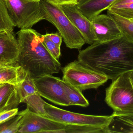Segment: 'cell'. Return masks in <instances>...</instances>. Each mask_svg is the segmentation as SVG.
<instances>
[{"label":"cell","mask_w":133,"mask_h":133,"mask_svg":"<svg viewBox=\"0 0 133 133\" xmlns=\"http://www.w3.org/2000/svg\"><path fill=\"white\" fill-rule=\"evenodd\" d=\"M77 60L112 81L133 71V43L123 35L105 42L95 41L80 51Z\"/></svg>","instance_id":"cell-1"},{"label":"cell","mask_w":133,"mask_h":133,"mask_svg":"<svg viewBox=\"0 0 133 133\" xmlns=\"http://www.w3.org/2000/svg\"><path fill=\"white\" fill-rule=\"evenodd\" d=\"M19 53L17 64L33 79L58 73L61 66L43 43L42 35L31 29L17 33Z\"/></svg>","instance_id":"cell-2"},{"label":"cell","mask_w":133,"mask_h":133,"mask_svg":"<svg viewBox=\"0 0 133 133\" xmlns=\"http://www.w3.org/2000/svg\"><path fill=\"white\" fill-rule=\"evenodd\" d=\"M22 124L18 133H93V126L69 125L60 122L33 112L23 110Z\"/></svg>","instance_id":"cell-3"},{"label":"cell","mask_w":133,"mask_h":133,"mask_svg":"<svg viewBox=\"0 0 133 133\" xmlns=\"http://www.w3.org/2000/svg\"><path fill=\"white\" fill-rule=\"evenodd\" d=\"M45 20L52 23L59 31L67 47L81 49L85 40L77 29L65 14L61 5L51 0H41Z\"/></svg>","instance_id":"cell-4"},{"label":"cell","mask_w":133,"mask_h":133,"mask_svg":"<svg viewBox=\"0 0 133 133\" xmlns=\"http://www.w3.org/2000/svg\"><path fill=\"white\" fill-rule=\"evenodd\" d=\"M133 71L123 73L105 90V102L114 113L133 112Z\"/></svg>","instance_id":"cell-5"},{"label":"cell","mask_w":133,"mask_h":133,"mask_svg":"<svg viewBox=\"0 0 133 133\" xmlns=\"http://www.w3.org/2000/svg\"><path fill=\"white\" fill-rule=\"evenodd\" d=\"M62 80L81 91L97 89L109 80L105 75L86 67L78 60L62 68Z\"/></svg>","instance_id":"cell-6"},{"label":"cell","mask_w":133,"mask_h":133,"mask_svg":"<svg viewBox=\"0 0 133 133\" xmlns=\"http://www.w3.org/2000/svg\"><path fill=\"white\" fill-rule=\"evenodd\" d=\"M14 24L21 29H30L45 20L40 2H27L23 0H3Z\"/></svg>","instance_id":"cell-7"},{"label":"cell","mask_w":133,"mask_h":133,"mask_svg":"<svg viewBox=\"0 0 133 133\" xmlns=\"http://www.w3.org/2000/svg\"><path fill=\"white\" fill-rule=\"evenodd\" d=\"M47 117L60 122L69 125L100 127L105 130L112 118L110 116H96L74 113L63 110L45 102Z\"/></svg>","instance_id":"cell-8"},{"label":"cell","mask_w":133,"mask_h":133,"mask_svg":"<svg viewBox=\"0 0 133 133\" xmlns=\"http://www.w3.org/2000/svg\"><path fill=\"white\" fill-rule=\"evenodd\" d=\"M37 91L41 97L61 106H70L63 80L52 75H46L34 79Z\"/></svg>","instance_id":"cell-9"},{"label":"cell","mask_w":133,"mask_h":133,"mask_svg":"<svg viewBox=\"0 0 133 133\" xmlns=\"http://www.w3.org/2000/svg\"><path fill=\"white\" fill-rule=\"evenodd\" d=\"M61 6L68 18L81 34L86 43L90 45L96 41L91 22L81 12L76 5Z\"/></svg>","instance_id":"cell-10"},{"label":"cell","mask_w":133,"mask_h":133,"mask_svg":"<svg viewBox=\"0 0 133 133\" xmlns=\"http://www.w3.org/2000/svg\"><path fill=\"white\" fill-rule=\"evenodd\" d=\"M96 41H109L123 36L114 20L108 15L99 14L90 20Z\"/></svg>","instance_id":"cell-11"},{"label":"cell","mask_w":133,"mask_h":133,"mask_svg":"<svg viewBox=\"0 0 133 133\" xmlns=\"http://www.w3.org/2000/svg\"><path fill=\"white\" fill-rule=\"evenodd\" d=\"M19 53L18 40L13 31H0V66L15 65Z\"/></svg>","instance_id":"cell-12"},{"label":"cell","mask_w":133,"mask_h":133,"mask_svg":"<svg viewBox=\"0 0 133 133\" xmlns=\"http://www.w3.org/2000/svg\"><path fill=\"white\" fill-rule=\"evenodd\" d=\"M19 104L17 86L5 83L0 86V113L16 108Z\"/></svg>","instance_id":"cell-13"},{"label":"cell","mask_w":133,"mask_h":133,"mask_svg":"<svg viewBox=\"0 0 133 133\" xmlns=\"http://www.w3.org/2000/svg\"><path fill=\"white\" fill-rule=\"evenodd\" d=\"M116 0H79L76 5L78 9L88 20L107 10Z\"/></svg>","instance_id":"cell-14"},{"label":"cell","mask_w":133,"mask_h":133,"mask_svg":"<svg viewBox=\"0 0 133 133\" xmlns=\"http://www.w3.org/2000/svg\"><path fill=\"white\" fill-rule=\"evenodd\" d=\"M112 118L105 133H133V112L116 114L113 112Z\"/></svg>","instance_id":"cell-15"},{"label":"cell","mask_w":133,"mask_h":133,"mask_svg":"<svg viewBox=\"0 0 133 133\" xmlns=\"http://www.w3.org/2000/svg\"><path fill=\"white\" fill-rule=\"evenodd\" d=\"M26 72L17 65L0 66V83L18 86L24 79Z\"/></svg>","instance_id":"cell-16"},{"label":"cell","mask_w":133,"mask_h":133,"mask_svg":"<svg viewBox=\"0 0 133 133\" xmlns=\"http://www.w3.org/2000/svg\"><path fill=\"white\" fill-rule=\"evenodd\" d=\"M65 91L70 105L87 107L89 105L88 100L85 98L82 91L63 80Z\"/></svg>","instance_id":"cell-17"},{"label":"cell","mask_w":133,"mask_h":133,"mask_svg":"<svg viewBox=\"0 0 133 133\" xmlns=\"http://www.w3.org/2000/svg\"><path fill=\"white\" fill-rule=\"evenodd\" d=\"M107 15L113 19L122 34L133 43V21L109 10Z\"/></svg>","instance_id":"cell-18"},{"label":"cell","mask_w":133,"mask_h":133,"mask_svg":"<svg viewBox=\"0 0 133 133\" xmlns=\"http://www.w3.org/2000/svg\"><path fill=\"white\" fill-rule=\"evenodd\" d=\"M17 87L20 103H23L24 100L27 97L38 92L34 79L26 72L24 79L17 86Z\"/></svg>","instance_id":"cell-19"},{"label":"cell","mask_w":133,"mask_h":133,"mask_svg":"<svg viewBox=\"0 0 133 133\" xmlns=\"http://www.w3.org/2000/svg\"><path fill=\"white\" fill-rule=\"evenodd\" d=\"M45 102L42 99L39 92H37L26 97L23 101V103L27 105V108L31 111L47 117L44 107Z\"/></svg>","instance_id":"cell-20"},{"label":"cell","mask_w":133,"mask_h":133,"mask_svg":"<svg viewBox=\"0 0 133 133\" xmlns=\"http://www.w3.org/2000/svg\"><path fill=\"white\" fill-rule=\"evenodd\" d=\"M23 114V111L19 112L14 118L0 125V133H18L22 124Z\"/></svg>","instance_id":"cell-21"},{"label":"cell","mask_w":133,"mask_h":133,"mask_svg":"<svg viewBox=\"0 0 133 133\" xmlns=\"http://www.w3.org/2000/svg\"><path fill=\"white\" fill-rule=\"evenodd\" d=\"M14 26L3 0H0V31H13Z\"/></svg>","instance_id":"cell-22"},{"label":"cell","mask_w":133,"mask_h":133,"mask_svg":"<svg viewBox=\"0 0 133 133\" xmlns=\"http://www.w3.org/2000/svg\"><path fill=\"white\" fill-rule=\"evenodd\" d=\"M107 10L129 19L133 18V3L110 7Z\"/></svg>","instance_id":"cell-23"},{"label":"cell","mask_w":133,"mask_h":133,"mask_svg":"<svg viewBox=\"0 0 133 133\" xmlns=\"http://www.w3.org/2000/svg\"><path fill=\"white\" fill-rule=\"evenodd\" d=\"M42 40L45 47L52 56L58 60L61 55V47L51 41L45 34L42 35Z\"/></svg>","instance_id":"cell-24"},{"label":"cell","mask_w":133,"mask_h":133,"mask_svg":"<svg viewBox=\"0 0 133 133\" xmlns=\"http://www.w3.org/2000/svg\"><path fill=\"white\" fill-rule=\"evenodd\" d=\"M18 109L16 108L9 109L0 113V125L12 119L18 113Z\"/></svg>","instance_id":"cell-25"},{"label":"cell","mask_w":133,"mask_h":133,"mask_svg":"<svg viewBox=\"0 0 133 133\" xmlns=\"http://www.w3.org/2000/svg\"><path fill=\"white\" fill-rule=\"evenodd\" d=\"M45 36L58 46L61 47L62 43V37L59 33H47Z\"/></svg>","instance_id":"cell-26"},{"label":"cell","mask_w":133,"mask_h":133,"mask_svg":"<svg viewBox=\"0 0 133 133\" xmlns=\"http://www.w3.org/2000/svg\"><path fill=\"white\" fill-rule=\"evenodd\" d=\"M60 5H77L79 0H51Z\"/></svg>","instance_id":"cell-27"},{"label":"cell","mask_w":133,"mask_h":133,"mask_svg":"<svg viewBox=\"0 0 133 133\" xmlns=\"http://www.w3.org/2000/svg\"><path fill=\"white\" fill-rule=\"evenodd\" d=\"M129 3H133V0H116L109 7L129 4Z\"/></svg>","instance_id":"cell-28"},{"label":"cell","mask_w":133,"mask_h":133,"mask_svg":"<svg viewBox=\"0 0 133 133\" xmlns=\"http://www.w3.org/2000/svg\"><path fill=\"white\" fill-rule=\"evenodd\" d=\"M23 1L27 2H40L41 0H23Z\"/></svg>","instance_id":"cell-29"},{"label":"cell","mask_w":133,"mask_h":133,"mask_svg":"<svg viewBox=\"0 0 133 133\" xmlns=\"http://www.w3.org/2000/svg\"><path fill=\"white\" fill-rule=\"evenodd\" d=\"M5 83H0V86H1L2 84H3Z\"/></svg>","instance_id":"cell-30"},{"label":"cell","mask_w":133,"mask_h":133,"mask_svg":"<svg viewBox=\"0 0 133 133\" xmlns=\"http://www.w3.org/2000/svg\"><path fill=\"white\" fill-rule=\"evenodd\" d=\"M130 20H132V21H133V19H130Z\"/></svg>","instance_id":"cell-31"},{"label":"cell","mask_w":133,"mask_h":133,"mask_svg":"<svg viewBox=\"0 0 133 133\" xmlns=\"http://www.w3.org/2000/svg\"><path fill=\"white\" fill-rule=\"evenodd\" d=\"M132 73H133V71Z\"/></svg>","instance_id":"cell-32"}]
</instances>
